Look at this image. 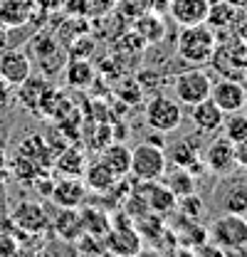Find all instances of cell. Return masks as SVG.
Here are the masks:
<instances>
[{"instance_id":"34","label":"cell","mask_w":247,"mask_h":257,"mask_svg":"<svg viewBox=\"0 0 247 257\" xmlns=\"http://www.w3.org/2000/svg\"><path fill=\"white\" fill-rule=\"evenodd\" d=\"M225 257H247V247H232V250H225Z\"/></svg>"},{"instance_id":"15","label":"cell","mask_w":247,"mask_h":257,"mask_svg":"<svg viewBox=\"0 0 247 257\" xmlns=\"http://www.w3.org/2000/svg\"><path fill=\"white\" fill-rule=\"evenodd\" d=\"M166 159L173 161V166H181V168H193V166H198L203 156H200V144H198V139L195 136H183V139H178L176 144H171V146H166Z\"/></svg>"},{"instance_id":"32","label":"cell","mask_w":247,"mask_h":257,"mask_svg":"<svg viewBox=\"0 0 247 257\" xmlns=\"http://www.w3.org/2000/svg\"><path fill=\"white\" fill-rule=\"evenodd\" d=\"M134 257H163V252H161V250H149V247H141V250H139Z\"/></svg>"},{"instance_id":"24","label":"cell","mask_w":247,"mask_h":257,"mask_svg":"<svg viewBox=\"0 0 247 257\" xmlns=\"http://www.w3.org/2000/svg\"><path fill=\"white\" fill-rule=\"evenodd\" d=\"M222 136L230 139L232 144H240L247 139V114L245 111H232V114H225V121H222Z\"/></svg>"},{"instance_id":"35","label":"cell","mask_w":247,"mask_h":257,"mask_svg":"<svg viewBox=\"0 0 247 257\" xmlns=\"http://www.w3.org/2000/svg\"><path fill=\"white\" fill-rule=\"evenodd\" d=\"M62 0H35V5H42V8H57Z\"/></svg>"},{"instance_id":"20","label":"cell","mask_w":247,"mask_h":257,"mask_svg":"<svg viewBox=\"0 0 247 257\" xmlns=\"http://www.w3.org/2000/svg\"><path fill=\"white\" fill-rule=\"evenodd\" d=\"M84 168H87V156H84V151L79 146H67L60 156L55 159V173H60V176H77V178H82Z\"/></svg>"},{"instance_id":"7","label":"cell","mask_w":247,"mask_h":257,"mask_svg":"<svg viewBox=\"0 0 247 257\" xmlns=\"http://www.w3.org/2000/svg\"><path fill=\"white\" fill-rule=\"evenodd\" d=\"M210 99L215 101L217 106L225 111V114H232V111H242L247 101V89L240 79H232V77H222L213 82V89H210Z\"/></svg>"},{"instance_id":"8","label":"cell","mask_w":247,"mask_h":257,"mask_svg":"<svg viewBox=\"0 0 247 257\" xmlns=\"http://www.w3.org/2000/svg\"><path fill=\"white\" fill-rule=\"evenodd\" d=\"M87 183L77 176H62V178H52V188H50V198L57 208H79L87 198Z\"/></svg>"},{"instance_id":"30","label":"cell","mask_w":247,"mask_h":257,"mask_svg":"<svg viewBox=\"0 0 247 257\" xmlns=\"http://www.w3.org/2000/svg\"><path fill=\"white\" fill-rule=\"evenodd\" d=\"M235 163L240 168H247V139L240 141V144H235Z\"/></svg>"},{"instance_id":"19","label":"cell","mask_w":247,"mask_h":257,"mask_svg":"<svg viewBox=\"0 0 247 257\" xmlns=\"http://www.w3.org/2000/svg\"><path fill=\"white\" fill-rule=\"evenodd\" d=\"M35 15V0H0V23L5 28H18L30 23Z\"/></svg>"},{"instance_id":"11","label":"cell","mask_w":247,"mask_h":257,"mask_svg":"<svg viewBox=\"0 0 247 257\" xmlns=\"http://www.w3.org/2000/svg\"><path fill=\"white\" fill-rule=\"evenodd\" d=\"M10 220H13V225L18 230H23L28 235H37V232L47 230V225H50V218H47L45 208L40 203H35V200L18 203L15 210H13V215H10Z\"/></svg>"},{"instance_id":"17","label":"cell","mask_w":247,"mask_h":257,"mask_svg":"<svg viewBox=\"0 0 247 257\" xmlns=\"http://www.w3.org/2000/svg\"><path fill=\"white\" fill-rule=\"evenodd\" d=\"M82 181L87 183V188L89 191H96V193H106L111 191L121 178L104 163V161H94V163H87V168H84V173H82Z\"/></svg>"},{"instance_id":"9","label":"cell","mask_w":247,"mask_h":257,"mask_svg":"<svg viewBox=\"0 0 247 257\" xmlns=\"http://www.w3.org/2000/svg\"><path fill=\"white\" fill-rule=\"evenodd\" d=\"M136 193L146 200V205H149L151 213L168 215V213L176 210L178 198L171 193V188H168L161 178H158V181H141V183H136Z\"/></svg>"},{"instance_id":"38","label":"cell","mask_w":247,"mask_h":257,"mask_svg":"<svg viewBox=\"0 0 247 257\" xmlns=\"http://www.w3.org/2000/svg\"><path fill=\"white\" fill-rule=\"evenodd\" d=\"M245 183H247V181H245Z\"/></svg>"},{"instance_id":"16","label":"cell","mask_w":247,"mask_h":257,"mask_svg":"<svg viewBox=\"0 0 247 257\" xmlns=\"http://www.w3.org/2000/svg\"><path fill=\"white\" fill-rule=\"evenodd\" d=\"M52 230L55 235L64 240V242H77L82 235H84V227H82V213L77 208H60L55 220H52Z\"/></svg>"},{"instance_id":"27","label":"cell","mask_w":247,"mask_h":257,"mask_svg":"<svg viewBox=\"0 0 247 257\" xmlns=\"http://www.w3.org/2000/svg\"><path fill=\"white\" fill-rule=\"evenodd\" d=\"M222 208L225 213H235V215H247V183L232 186L222 198Z\"/></svg>"},{"instance_id":"1","label":"cell","mask_w":247,"mask_h":257,"mask_svg":"<svg viewBox=\"0 0 247 257\" xmlns=\"http://www.w3.org/2000/svg\"><path fill=\"white\" fill-rule=\"evenodd\" d=\"M217 50V35L208 23L200 25H188L181 28L178 40H176V55L183 60L188 67H203L210 64Z\"/></svg>"},{"instance_id":"4","label":"cell","mask_w":247,"mask_h":257,"mask_svg":"<svg viewBox=\"0 0 247 257\" xmlns=\"http://www.w3.org/2000/svg\"><path fill=\"white\" fill-rule=\"evenodd\" d=\"M144 116H146L149 128H154L158 134H171L183 121V104L166 94H156L149 99Z\"/></svg>"},{"instance_id":"25","label":"cell","mask_w":247,"mask_h":257,"mask_svg":"<svg viewBox=\"0 0 247 257\" xmlns=\"http://www.w3.org/2000/svg\"><path fill=\"white\" fill-rule=\"evenodd\" d=\"M92 79H94V67L87 60H72L67 64V82H69V87L82 89V87H89Z\"/></svg>"},{"instance_id":"36","label":"cell","mask_w":247,"mask_h":257,"mask_svg":"<svg viewBox=\"0 0 247 257\" xmlns=\"http://www.w3.org/2000/svg\"><path fill=\"white\" fill-rule=\"evenodd\" d=\"M240 79H245V82H247V69H245V72H242V77H240Z\"/></svg>"},{"instance_id":"18","label":"cell","mask_w":247,"mask_h":257,"mask_svg":"<svg viewBox=\"0 0 247 257\" xmlns=\"http://www.w3.org/2000/svg\"><path fill=\"white\" fill-rule=\"evenodd\" d=\"M178 218H181V220L173 225V230H171L178 245L195 250L198 245H203V242H208V240H210V237H208V227H205V225H200L198 220H190V218H183V215H178Z\"/></svg>"},{"instance_id":"14","label":"cell","mask_w":247,"mask_h":257,"mask_svg":"<svg viewBox=\"0 0 247 257\" xmlns=\"http://www.w3.org/2000/svg\"><path fill=\"white\" fill-rule=\"evenodd\" d=\"M222 121H225V111L213 99H205L190 106V124L200 134H215L222 128Z\"/></svg>"},{"instance_id":"2","label":"cell","mask_w":247,"mask_h":257,"mask_svg":"<svg viewBox=\"0 0 247 257\" xmlns=\"http://www.w3.org/2000/svg\"><path fill=\"white\" fill-rule=\"evenodd\" d=\"M171 89L176 94V101H181L183 106H193L198 101L210 99L213 89V77L203 69V67H188L183 72H178L171 82Z\"/></svg>"},{"instance_id":"37","label":"cell","mask_w":247,"mask_h":257,"mask_svg":"<svg viewBox=\"0 0 247 257\" xmlns=\"http://www.w3.org/2000/svg\"><path fill=\"white\" fill-rule=\"evenodd\" d=\"M242 111H245V114H247V101H245V109H242Z\"/></svg>"},{"instance_id":"21","label":"cell","mask_w":247,"mask_h":257,"mask_svg":"<svg viewBox=\"0 0 247 257\" xmlns=\"http://www.w3.org/2000/svg\"><path fill=\"white\" fill-rule=\"evenodd\" d=\"M101 161L119 176V178H126L129 176V171H131V149L129 146H124V144H116V141H111V144H106L104 146V151H101Z\"/></svg>"},{"instance_id":"26","label":"cell","mask_w":247,"mask_h":257,"mask_svg":"<svg viewBox=\"0 0 247 257\" xmlns=\"http://www.w3.org/2000/svg\"><path fill=\"white\" fill-rule=\"evenodd\" d=\"M163 32H166V25H163V20L158 15L156 18L154 15H141L136 20V35L144 42H158L163 37Z\"/></svg>"},{"instance_id":"13","label":"cell","mask_w":247,"mask_h":257,"mask_svg":"<svg viewBox=\"0 0 247 257\" xmlns=\"http://www.w3.org/2000/svg\"><path fill=\"white\" fill-rule=\"evenodd\" d=\"M168 13H171V18H173L181 28L200 25V23L208 20L210 0H171Z\"/></svg>"},{"instance_id":"23","label":"cell","mask_w":247,"mask_h":257,"mask_svg":"<svg viewBox=\"0 0 247 257\" xmlns=\"http://www.w3.org/2000/svg\"><path fill=\"white\" fill-rule=\"evenodd\" d=\"M82 213V227H84V235H94V237H104L109 230H111V220L109 215L101 210V208H84L79 210Z\"/></svg>"},{"instance_id":"31","label":"cell","mask_w":247,"mask_h":257,"mask_svg":"<svg viewBox=\"0 0 247 257\" xmlns=\"http://www.w3.org/2000/svg\"><path fill=\"white\" fill-rule=\"evenodd\" d=\"M163 257H195L190 247H183V245H171L168 250H163Z\"/></svg>"},{"instance_id":"3","label":"cell","mask_w":247,"mask_h":257,"mask_svg":"<svg viewBox=\"0 0 247 257\" xmlns=\"http://www.w3.org/2000/svg\"><path fill=\"white\" fill-rule=\"evenodd\" d=\"M166 168H168L166 149L154 146V144H149V141L136 144V146L131 149V171H129V176H131L136 183L163 178Z\"/></svg>"},{"instance_id":"22","label":"cell","mask_w":247,"mask_h":257,"mask_svg":"<svg viewBox=\"0 0 247 257\" xmlns=\"http://www.w3.org/2000/svg\"><path fill=\"white\" fill-rule=\"evenodd\" d=\"M163 183L171 188V193H173L176 198H183V195L195 193V176H193L188 168H181V166H173L171 171L166 168Z\"/></svg>"},{"instance_id":"33","label":"cell","mask_w":247,"mask_h":257,"mask_svg":"<svg viewBox=\"0 0 247 257\" xmlns=\"http://www.w3.org/2000/svg\"><path fill=\"white\" fill-rule=\"evenodd\" d=\"M146 141H149V144H154V146H161V149H166V141H163V134H158V131H156V134H151V136H149Z\"/></svg>"},{"instance_id":"28","label":"cell","mask_w":247,"mask_h":257,"mask_svg":"<svg viewBox=\"0 0 247 257\" xmlns=\"http://www.w3.org/2000/svg\"><path fill=\"white\" fill-rule=\"evenodd\" d=\"M176 210H178V215H183V218L200 220V215H203V210H205V203H203V198H200L198 193H190V195L178 198Z\"/></svg>"},{"instance_id":"12","label":"cell","mask_w":247,"mask_h":257,"mask_svg":"<svg viewBox=\"0 0 247 257\" xmlns=\"http://www.w3.org/2000/svg\"><path fill=\"white\" fill-rule=\"evenodd\" d=\"M32 74L30 57L23 50H5L0 55V79L8 87H20Z\"/></svg>"},{"instance_id":"6","label":"cell","mask_w":247,"mask_h":257,"mask_svg":"<svg viewBox=\"0 0 247 257\" xmlns=\"http://www.w3.org/2000/svg\"><path fill=\"white\" fill-rule=\"evenodd\" d=\"M104 250L111 257H134L141 250V235L129 215L126 220H111V230L104 235Z\"/></svg>"},{"instance_id":"10","label":"cell","mask_w":247,"mask_h":257,"mask_svg":"<svg viewBox=\"0 0 247 257\" xmlns=\"http://www.w3.org/2000/svg\"><path fill=\"white\" fill-rule=\"evenodd\" d=\"M203 166L215 173V176H227L237 163H235V144L225 136H220L215 141L208 144L205 154H203Z\"/></svg>"},{"instance_id":"29","label":"cell","mask_w":247,"mask_h":257,"mask_svg":"<svg viewBox=\"0 0 247 257\" xmlns=\"http://www.w3.org/2000/svg\"><path fill=\"white\" fill-rule=\"evenodd\" d=\"M193 255L195 257H225V247H220L215 242H203V245H198L195 250H193Z\"/></svg>"},{"instance_id":"5","label":"cell","mask_w":247,"mask_h":257,"mask_svg":"<svg viewBox=\"0 0 247 257\" xmlns=\"http://www.w3.org/2000/svg\"><path fill=\"white\" fill-rule=\"evenodd\" d=\"M208 237H210V242H215L225 250L247 247V215L225 213L208 227Z\"/></svg>"}]
</instances>
